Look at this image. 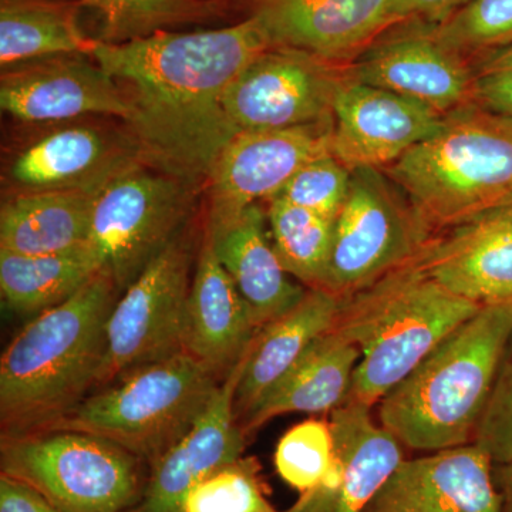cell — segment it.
Instances as JSON below:
<instances>
[{"instance_id": "obj_1", "label": "cell", "mask_w": 512, "mask_h": 512, "mask_svg": "<svg viewBox=\"0 0 512 512\" xmlns=\"http://www.w3.org/2000/svg\"><path fill=\"white\" fill-rule=\"evenodd\" d=\"M274 47L254 16L227 28L158 32L90 56L126 92L133 117L124 127L147 167L197 185L237 136L224 96L245 67Z\"/></svg>"}, {"instance_id": "obj_2", "label": "cell", "mask_w": 512, "mask_h": 512, "mask_svg": "<svg viewBox=\"0 0 512 512\" xmlns=\"http://www.w3.org/2000/svg\"><path fill=\"white\" fill-rule=\"evenodd\" d=\"M120 293L101 269L67 301L30 320L3 350L0 440L52 429L96 390Z\"/></svg>"}, {"instance_id": "obj_3", "label": "cell", "mask_w": 512, "mask_h": 512, "mask_svg": "<svg viewBox=\"0 0 512 512\" xmlns=\"http://www.w3.org/2000/svg\"><path fill=\"white\" fill-rule=\"evenodd\" d=\"M511 330L512 305L481 306L380 400L379 423L410 450L473 443Z\"/></svg>"}, {"instance_id": "obj_4", "label": "cell", "mask_w": 512, "mask_h": 512, "mask_svg": "<svg viewBox=\"0 0 512 512\" xmlns=\"http://www.w3.org/2000/svg\"><path fill=\"white\" fill-rule=\"evenodd\" d=\"M480 309L437 282L417 256L342 299L332 329L360 350L346 400L380 403Z\"/></svg>"}, {"instance_id": "obj_5", "label": "cell", "mask_w": 512, "mask_h": 512, "mask_svg": "<svg viewBox=\"0 0 512 512\" xmlns=\"http://www.w3.org/2000/svg\"><path fill=\"white\" fill-rule=\"evenodd\" d=\"M434 232L512 208V117L478 101L384 168Z\"/></svg>"}, {"instance_id": "obj_6", "label": "cell", "mask_w": 512, "mask_h": 512, "mask_svg": "<svg viewBox=\"0 0 512 512\" xmlns=\"http://www.w3.org/2000/svg\"><path fill=\"white\" fill-rule=\"evenodd\" d=\"M221 383L181 350L96 390L49 430L101 437L151 470L200 419Z\"/></svg>"}, {"instance_id": "obj_7", "label": "cell", "mask_w": 512, "mask_h": 512, "mask_svg": "<svg viewBox=\"0 0 512 512\" xmlns=\"http://www.w3.org/2000/svg\"><path fill=\"white\" fill-rule=\"evenodd\" d=\"M0 476L28 485L62 512H130L150 468L93 434L46 430L0 440Z\"/></svg>"}, {"instance_id": "obj_8", "label": "cell", "mask_w": 512, "mask_h": 512, "mask_svg": "<svg viewBox=\"0 0 512 512\" xmlns=\"http://www.w3.org/2000/svg\"><path fill=\"white\" fill-rule=\"evenodd\" d=\"M433 237V229L389 175L379 168H357L335 220L322 289L348 298L412 261Z\"/></svg>"}, {"instance_id": "obj_9", "label": "cell", "mask_w": 512, "mask_h": 512, "mask_svg": "<svg viewBox=\"0 0 512 512\" xmlns=\"http://www.w3.org/2000/svg\"><path fill=\"white\" fill-rule=\"evenodd\" d=\"M195 262L194 241L185 227L121 292L107 322L96 390L183 350Z\"/></svg>"}, {"instance_id": "obj_10", "label": "cell", "mask_w": 512, "mask_h": 512, "mask_svg": "<svg viewBox=\"0 0 512 512\" xmlns=\"http://www.w3.org/2000/svg\"><path fill=\"white\" fill-rule=\"evenodd\" d=\"M200 188L141 165L100 192L89 242L120 292L187 227Z\"/></svg>"}, {"instance_id": "obj_11", "label": "cell", "mask_w": 512, "mask_h": 512, "mask_svg": "<svg viewBox=\"0 0 512 512\" xmlns=\"http://www.w3.org/2000/svg\"><path fill=\"white\" fill-rule=\"evenodd\" d=\"M346 66L292 47H271L229 84L225 113L238 133L330 120Z\"/></svg>"}, {"instance_id": "obj_12", "label": "cell", "mask_w": 512, "mask_h": 512, "mask_svg": "<svg viewBox=\"0 0 512 512\" xmlns=\"http://www.w3.org/2000/svg\"><path fill=\"white\" fill-rule=\"evenodd\" d=\"M332 127L330 119L238 133L222 150L205 183L210 201L205 229L220 232L251 205L275 198L303 165L330 153Z\"/></svg>"}, {"instance_id": "obj_13", "label": "cell", "mask_w": 512, "mask_h": 512, "mask_svg": "<svg viewBox=\"0 0 512 512\" xmlns=\"http://www.w3.org/2000/svg\"><path fill=\"white\" fill-rule=\"evenodd\" d=\"M356 82L389 90L441 116L476 101V70L440 42L431 23L410 20L377 37L346 67Z\"/></svg>"}, {"instance_id": "obj_14", "label": "cell", "mask_w": 512, "mask_h": 512, "mask_svg": "<svg viewBox=\"0 0 512 512\" xmlns=\"http://www.w3.org/2000/svg\"><path fill=\"white\" fill-rule=\"evenodd\" d=\"M0 107L23 123H55L84 116L128 123L133 106L120 84L92 56L69 53L5 67Z\"/></svg>"}, {"instance_id": "obj_15", "label": "cell", "mask_w": 512, "mask_h": 512, "mask_svg": "<svg viewBox=\"0 0 512 512\" xmlns=\"http://www.w3.org/2000/svg\"><path fill=\"white\" fill-rule=\"evenodd\" d=\"M332 119L330 153L353 171L384 170L396 163L430 137L443 116L400 94L356 82L345 70L333 100Z\"/></svg>"}, {"instance_id": "obj_16", "label": "cell", "mask_w": 512, "mask_h": 512, "mask_svg": "<svg viewBox=\"0 0 512 512\" xmlns=\"http://www.w3.org/2000/svg\"><path fill=\"white\" fill-rule=\"evenodd\" d=\"M372 406L350 402L330 412L335 461L312 490L279 512H363L404 460L403 446L372 416Z\"/></svg>"}, {"instance_id": "obj_17", "label": "cell", "mask_w": 512, "mask_h": 512, "mask_svg": "<svg viewBox=\"0 0 512 512\" xmlns=\"http://www.w3.org/2000/svg\"><path fill=\"white\" fill-rule=\"evenodd\" d=\"M144 164L126 127L69 126L20 151L10 178L23 191L77 190L100 194L121 175Z\"/></svg>"}, {"instance_id": "obj_18", "label": "cell", "mask_w": 512, "mask_h": 512, "mask_svg": "<svg viewBox=\"0 0 512 512\" xmlns=\"http://www.w3.org/2000/svg\"><path fill=\"white\" fill-rule=\"evenodd\" d=\"M363 512H501L493 460L474 443L404 458Z\"/></svg>"}, {"instance_id": "obj_19", "label": "cell", "mask_w": 512, "mask_h": 512, "mask_svg": "<svg viewBox=\"0 0 512 512\" xmlns=\"http://www.w3.org/2000/svg\"><path fill=\"white\" fill-rule=\"evenodd\" d=\"M392 6L393 0H255L251 16L274 46L349 64L393 28Z\"/></svg>"}, {"instance_id": "obj_20", "label": "cell", "mask_w": 512, "mask_h": 512, "mask_svg": "<svg viewBox=\"0 0 512 512\" xmlns=\"http://www.w3.org/2000/svg\"><path fill=\"white\" fill-rule=\"evenodd\" d=\"M242 367L244 357L220 384L190 431L154 464L143 498L130 512H180L192 487L242 457L247 436L234 410Z\"/></svg>"}, {"instance_id": "obj_21", "label": "cell", "mask_w": 512, "mask_h": 512, "mask_svg": "<svg viewBox=\"0 0 512 512\" xmlns=\"http://www.w3.org/2000/svg\"><path fill=\"white\" fill-rule=\"evenodd\" d=\"M417 259L437 282L468 301L512 305V208L446 229Z\"/></svg>"}, {"instance_id": "obj_22", "label": "cell", "mask_w": 512, "mask_h": 512, "mask_svg": "<svg viewBox=\"0 0 512 512\" xmlns=\"http://www.w3.org/2000/svg\"><path fill=\"white\" fill-rule=\"evenodd\" d=\"M258 329L205 231L185 312L184 352L224 382L247 353Z\"/></svg>"}, {"instance_id": "obj_23", "label": "cell", "mask_w": 512, "mask_h": 512, "mask_svg": "<svg viewBox=\"0 0 512 512\" xmlns=\"http://www.w3.org/2000/svg\"><path fill=\"white\" fill-rule=\"evenodd\" d=\"M340 301L333 293L308 288L292 309L258 329L245 353L235 390L234 410L239 426L309 346L333 328Z\"/></svg>"}, {"instance_id": "obj_24", "label": "cell", "mask_w": 512, "mask_h": 512, "mask_svg": "<svg viewBox=\"0 0 512 512\" xmlns=\"http://www.w3.org/2000/svg\"><path fill=\"white\" fill-rule=\"evenodd\" d=\"M205 231L258 328L284 315L305 296L308 288L293 284L279 261L261 205H251L220 232Z\"/></svg>"}, {"instance_id": "obj_25", "label": "cell", "mask_w": 512, "mask_h": 512, "mask_svg": "<svg viewBox=\"0 0 512 512\" xmlns=\"http://www.w3.org/2000/svg\"><path fill=\"white\" fill-rule=\"evenodd\" d=\"M359 360L356 345L336 330L323 333L242 421L245 436L285 414L333 412L348 399Z\"/></svg>"}, {"instance_id": "obj_26", "label": "cell", "mask_w": 512, "mask_h": 512, "mask_svg": "<svg viewBox=\"0 0 512 512\" xmlns=\"http://www.w3.org/2000/svg\"><path fill=\"white\" fill-rule=\"evenodd\" d=\"M99 194L23 191L3 202L0 249L23 255L59 254L89 244Z\"/></svg>"}, {"instance_id": "obj_27", "label": "cell", "mask_w": 512, "mask_h": 512, "mask_svg": "<svg viewBox=\"0 0 512 512\" xmlns=\"http://www.w3.org/2000/svg\"><path fill=\"white\" fill-rule=\"evenodd\" d=\"M80 0H0V66L42 57L92 52L84 35Z\"/></svg>"}, {"instance_id": "obj_28", "label": "cell", "mask_w": 512, "mask_h": 512, "mask_svg": "<svg viewBox=\"0 0 512 512\" xmlns=\"http://www.w3.org/2000/svg\"><path fill=\"white\" fill-rule=\"evenodd\" d=\"M103 269L92 245L59 254L23 255L0 249V291L19 315H40L74 295Z\"/></svg>"}, {"instance_id": "obj_29", "label": "cell", "mask_w": 512, "mask_h": 512, "mask_svg": "<svg viewBox=\"0 0 512 512\" xmlns=\"http://www.w3.org/2000/svg\"><path fill=\"white\" fill-rule=\"evenodd\" d=\"M266 220L285 271L306 288L322 289L332 254L335 221L281 197L268 201Z\"/></svg>"}, {"instance_id": "obj_30", "label": "cell", "mask_w": 512, "mask_h": 512, "mask_svg": "<svg viewBox=\"0 0 512 512\" xmlns=\"http://www.w3.org/2000/svg\"><path fill=\"white\" fill-rule=\"evenodd\" d=\"M83 8L99 13L97 40L110 45L133 42L178 26L220 18L225 0H80Z\"/></svg>"}, {"instance_id": "obj_31", "label": "cell", "mask_w": 512, "mask_h": 512, "mask_svg": "<svg viewBox=\"0 0 512 512\" xmlns=\"http://www.w3.org/2000/svg\"><path fill=\"white\" fill-rule=\"evenodd\" d=\"M259 471L254 457L238 458L192 487L180 512H279L266 498Z\"/></svg>"}, {"instance_id": "obj_32", "label": "cell", "mask_w": 512, "mask_h": 512, "mask_svg": "<svg viewBox=\"0 0 512 512\" xmlns=\"http://www.w3.org/2000/svg\"><path fill=\"white\" fill-rule=\"evenodd\" d=\"M443 45L470 57L512 43V0H471L440 23H431Z\"/></svg>"}, {"instance_id": "obj_33", "label": "cell", "mask_w": 512, "mask_h": 512, "mask_svg": "<svg viewBox=\"0 0 512 512\" xmlns=\"http://www.w3.org/2000/svg\"><path fill=\"white\" fill-rule=\"evenodd\" d=\"M335 461V440L329 421L306 420L296 424L276 446V473L299 493L312 490L329 473Z\"/></svg>"}, {"instance_id": "obj_34", "label": "cell", "mask_w": 512, "mask_h": 512, "mask_svg": "<svg viewBox=\"0 0 512 512\" xmlns=\"http://www.w3.org/2000/svg\"><path fill=\"white\" fill-rule=\"evenodd\" d=\"M350 174L332 154H325L303 165L276 197L335 221L348 197Z\"/></svg>"}, {"instance_id": "obj_35", "label": "cell", "mask_w": 512, "mask_h": 512, "mask_svg": "<svg viewBox=\"0 0 512 512\" xmlns=\"http://www.w3.org/2000/svg\"><path fill=\"white\" fill-rule=\"evenodd\" d=\"M473 443L484 450L494 464L512 461V330Z\"/></svg>"}, {"instance_id": "obj_36", "label": "cell", "mask_w": 512, "mask_h": 512, "mask_svg": "<svg viewBox=\"0 0 512 512\" xmlns=\"http://www.w3.org/2000/svg\"><path fill=\"white\" fill-rule=\"evenodd\" d=\"M470 2L471 0H393L392 23L393 26L410 20L440 23Z\"/></svg>"}, {"instance_id": "obj_37", "label": "cell", "mask_w": 512, "mask_h": 512, "mask_svg": "<svg viewBox=\"0 0 512 512\" xmlns=\"http://www.w3.org/2000/svg\"><path fill=\"white\" fill-rule=\"evenodd\" d=\"M0 512H62L28 485L0 476Z\"/></svg>"}, {"instance_id": "obj_38", "label": "cell", "mask_w": 512, "mask_h": 512, "mask_svg": "<svg viewBox=\"0 0 512 512\" xmlns=\"http://www.w3.org/2000/svg\"><path fill=\"white\" fill-rule=\"evenodd\" d=\"M476 101L487 109L512 117V74L494 73L478 76Z\"/></svg>"}, {"instance_id": "obj_39", "label": "cell", "mask_w": 512, "mask_h": 512, "mask_svg": "<svg viewBox=\"0 0 512 512\" xmlns=\"http://www.w3.org/2000/svg\"><path fill=\"white\" fill-rule=\"evenodd\" d=\"M473 66L477 77L494 73L512 74V43L511 45L501 47V49L484 53Z\"/></svg>"}, {"instance_id": "obj_40", "label": "cell", "mask_w": 512, "mask_h": 512, "mask_svg": "<svg viewBox=\"0 0 512 512\" xmlns=\"http://www.w3.org/2000/svg\"><path fill=\"white\" fill-rule=\"evenodd\" d=\"M494 481L501 500V512H512V461L494 464Z\"/></svg>"}]
</instances>
